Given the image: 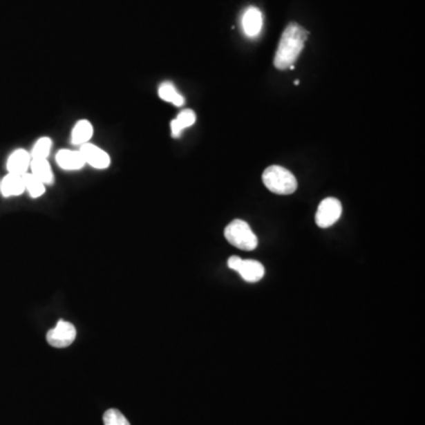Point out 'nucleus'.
Returning a JSON list of instances; mask_svg holds the SVG:
<instances>
[{
    "instance_id": "obj_1",
    "label": "nucleus",
    "mask_w": 425,
    "mask_h": 425,
    "mask_svg": "<svg viewBox=\"0 0 425 425\" xmlns=\"http://www.w3.org/2000/svg\"><path fill=\"white\" fill-rule=\"evenodd\" d=\"M308 36V31L301 25L291 23L286 26L274 57V66L276 69H290V66L294 65L304 49Z\"/></svg>"
},
{
    "instance_id": "obj_2",
    "label": "nucleus",
    "mask_w": 425,
    "mask_h": 425,
    "mask_svg": "<svg viewBox=\"0 0 425 425\" xmlns=\"http://www.w3.org/2000/svg\"><path fill=\"white\" fill-rule=\"evenodd\" d=\"M263 185L268 191L279 195H291L298 188V181L291 171L280 166H271L263 174Z\"/></svg>"
},
{
    "instance_id": "obj_3",
    "label": "nucleus",
    "mask_w": 425,
    "mask_h": 425,
    "mask_svg": "<svg viewBox=\"0 0 425 425\" xmlns=\"http://www.w3.org/2000/svg\"><path fill=\"white\" fill-rule=\"evenodd\" d=\"M225 238L232 246L243 249L253 251L258 246V238L253 233L246 221L236 219L232 221L225 229Z\"/></svg>"
},
{
    "instance_id": "obj_4",
    "label": "nucleus",
    "mask_w": 425,
    "mask_h": 425,
    "mask_svg": "<svg viewBox=\"0 0 425 425\" xmlns=\"http://www.w3.org/2000/svg\"><path fill=\"white\" fill-rule=\"evenodd\" d=\"M228 267L238 272L240 276L247 283H258L265 276L263 265L255 260H245L239 256H231L228 259Z\"/></svg>"
},
{
    "instance_id": "obj_5",
    "label": "nucleus",
    "mask_w": 425,
    "mask_h": 425,
    "mask_svg": "<svg viewBox=\"0 0 425 425\" xmlns=\"http://www.w3.org/2000/svg\"><path fill=\"white\" fill-rule=\"evenodd\" d=\"M77 336L75 325L65 320H58L56 326L46 333V341L53 348H64L73 344Z\"/></svg>"
},
{
    "instance_id": "obj_6",
    "label": "nucleus",
    "mask_w": 425,
    "mask_h": 425,
    "mask_svg": "<svg viewBox=\"0 0 425 425\" xmlns=\"http://www.w3.org/2000/svg\"><path fill=\"white\" fill-rule=\"evenodd\" d=\"M341 213H343V207L338 198H325L318 207L316 223L320 228H328L340 219Z\"/></svg>"
},
{
    "instance_id": "obj_7",
    "label": "nucleus",
    "mask_w": 425,
    "mask_h": 425,
    "mask_svg": "<svg viewBox=\"0 0 425 425\" xmlns=\"http://www.w3.org/2000/svg\"><path fill=\"white\" fill-rule=\"evenodd\" d=\"M82 156L84 158L85 164L91 167L93 169L104 170L108 169L111 163L110 155L106 150L102 149L100 147L93 143H86L84 146L79 147Z\"/></svg>"
},
{
    "instance_id": "obj_8",
    "label": "nucleus",
    "mask_w": 425,
    "mask_h": 425,
    "mask_svg": "<svg viewBox=\"0 0 425 425\" xmlns=\"http://www.w3.org/2000/svg\"><path fill=\"white\" fill-rule=\"evenodd\" d=\"M31 154L25 149H16L8 156L6 169L10 174L25 175L30 170Z\"/></svg>"
},
{
    "instance_id": "obj_9",
    "label": "nucleus",
    "mask_w": 425,
    "mask_h": 425,
    "mask_svg": "<svg viewBox=\"0 0 425 425\" xmlns=\"http://www.w3.org/2000/svg\"><path fill=\"white\" fill-rule=\"evenodd\" d=\"M56 162L66 171H77L85 166V161L79 150L62 149L56 154Z\"/></svg>"
},
{
    "instance_id": "obj_10",
    "label": "nucleus",
    "mask_w": 425,
    "mask_h": 425,
    "mask_svg": "<svg viewBox=\"0 0 425 425\" xmlns=\"http://www.w3.org/2000/svg\"><path fill=\"white\" fill-rule=\"evenodd\" d=\"M241 24H243V32L246 33V36L252 37V38L258 36L263 28V13L259 8H253V6L248 8L243 13Z\"/></svg>"
},
{
    "instance_id": "obj_11",
    "label": "nucleus",
    "mask_w": 425,
    "mask_h": 425,
    "mask_svg": "<svg viewBox=\"0 0 425 425\" xmlns=\"http://www.w3.org/2000/svg\"><path fill=\"white\" fill-rule=\"evenodd\" d=\"M25 191L24 178L23 175L10 174L0 180V193L5 198L19 196Z\"/></svg>"
},
{
    "instance_id": "obj_12",
    "label": "nucleus",
    "mask_w": 425,
    "mask_h": 425,
    "mask_svg": "<svg viewBox=\"0 0 425 425\" xmlns=\"http://www.w3.org/2000/svg\"><path fill=\"white\" fill-rule=\"evenodd\" d=\"M93 136V126L88 120H79L73 126L70 135L71 144L76 147H82L89 143Z\"/></svg>"
},
{
    "instance_id": "obj_13",
    "label": "nucleus",
    "mask_w": 425,
    "mask_h": 425,
    "mask_svg": "<svg viewBox=\"0 0 425 425\" xmlns=\"http://www.w3.org/2000/svg\"><path fill=\"white\" fill-rule=\"evenodd\" d=\"M196 122V113L191 109L182 110L178 113L176 118L170 122V129H171V136L178 138L183 133V130L194 126Z\"/></svg>"
},
{
    "instance_id": "obj_14",
    "label": "nucleus",
    "mask_w": 425,
    "mask_h": 425,
    "mask_svg": "<svg viewBox=\"0 0 425 425\" xmlns=\"http://www.w3.org/2000/svg\"><path fill=\"white\" fill-rule=\"evenodd\" d=\"M28 173H31L35 178L44 183L45 186L53 185L55 182L53 168L50 166L48 160H31Z\"/></svg>"
},
{
    "instance_id": "obj_15",
    "label": "nucleus",
    "mask_w": 425,
    "mask_h": 425,
    "mask_svg": "<svg viewBox=\"0 0 425 425\" xmlns=\"http://www.w3.org/2000/svg\"><path fill=\"white\" fill-rule=\"evenodd\" d=\"M158 97L162 101L174 104L175 106H182L185 104V97L178 93L174 84L164 82L158 86Z\"/></svg>"
},
{
    "instance_id": "obj_16",
    "label": "nucleus",
    "mask_w": 425,
    "mask_h": 425,
    "mask_svg": "<svg viewBox=\"0 0 425 425\" xmlns=\"http://www.w3.org/2000/svg\"><path fill=\"white\" fill-rule=\"evenodd\" d=\"M51 150H53V140L44 136L35 142L30 154L32 160H48L51 154Z\"/></svg>"
},
{
    "instance_id": "obj_17",
    "label": "nucleus",
    "mask_w": 425,
    "mask_h": 425,
    "mask_svg": "<svg viewBox=\"0 0 425 425\" xmlns=\"http://www.w3.org/2000/svg\"><path fill=\"white\" fill-rule=\"evenodd\" d=\"M23 178H24L25 191H28L31 198H38L45 194L46 188H45L44 183L35 178L31 173L23 175Z\"/></svg>"
},
{
    "instance_id": "obj_18",
    "label": "nucleus",
    "mask_w": 425,
    "mask_h": 425,
    "mask_svg": "<svg viewBox=\"0 0 425 425\" xmlns=\"http://www.w3.org/2000/svg\"><path fill=\"white\" fill-rule=\"evenodd\" d=\"M104 425H130L126 416L117 409L106 410L103 416Z\"/></svg>"
},
{
    "instance_id": "obj_19",
    "label": "nucleus",
    "mask_w": 425,
    "mask_h": 425,
    "mask_svg": "<svg viewBox=\"0 0 425 425\" xmlns=\"http://www.w3.org/2000/svg\"><path fill=\"white\" fill-rule=\"evenodd\" d=\"M300 82L299 81H296L294 82V85H299Z\"/></svg>"
}]
</instances>
